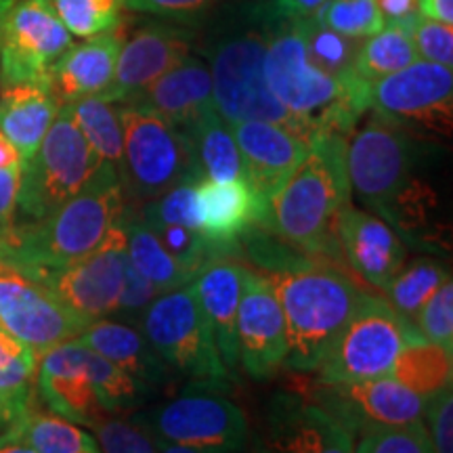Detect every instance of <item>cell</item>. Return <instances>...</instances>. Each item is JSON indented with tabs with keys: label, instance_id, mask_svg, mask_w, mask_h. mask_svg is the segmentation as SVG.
<instances>
[{
	"label": "cell",
	"instance_id": "f35d334b",
	"mask_svg": "<svg viewBox=\"0 0 453 453\" xmlns=\"http://www.w3.org/2000/svg\"><path fill=\"white\" fill-rule=\"evenodd\" d=\"M197 183L185 180L156 200L143 203L141 219L147 226H185V229L202 231L200 202H197Z\"/></svg>",
	"mask_w": 453,
	"mask_h": 453
},
{
	"label": "cell",
	"instance_id": "d590c367",
	"mask_svg": "<svg viewBox=\"0 0 453 453\" xmlns=\"http://www.w3.org/2000/svg\"><path fill=\"white\" fill-rule=\"evenodd\" d=\"M447 280H451V275L447 273L443 265L420 258L396 271V275L382 288V292L387 294V303L395 313L413 326L420 309Z\"/></svg>",
	"mask_w": 453,
	"mask_h": 453
},
{
	"label": "cell",
	"instance_id": "d4e9b609",
	"mask_svg": "<svg viewBox=\"0 0 453 453\" xmlns=\"http://www.w3.org/2000/svg\"><path fill=\"white\" fill-rule=\"evenodd\" d=\"M122 38L118 32L72 44L50 70V93L59 105L104 95L113 81Z\"/></svg>",
	"mask_w": 453,
	"mask_h": 453
},
{
	"label": "cell",
	"instance_id": "c3c4849f",
	"mask_svg": "<svg viewBox=\"0 0 453 453\" xmlns=\"http://www.w3.org/2000/svg\"><path fill=\"white\" fill-rule=\"evenodd\" d=\"M19 168H0V240L15 225L17 194H19Z\"/></svg>",
	"mask_w": 453,
	"mask_h": 453
},
{
	"label": "cell",
	"instance_id": "7402d4cb",
	"mask_svg": "<svg viewBox=\"0 0 453 453\" xmlns=\"http://www.w3.org/2000/svg\"><path fill=\"white\" fill-rule=\"evenodd\" d=\"M334 231L350 269L372 288L382 290L405 265L403 240L387 220L370 212L357 211L347 203L336 214Z\"/></svg>",
	"mask_w": 453,
	"mask_h": 453
},
{
	"label": "cell",
	"instance_id": "8fae6325",
	"mask_svg": "<svg viewBox=\"0 0 453 453\" xmlns=\"http://www.w3.org/2000/svg\"><path fill=\"white\" fill-rule=\"evenodd\" d=\"M370 110L410 134L447 137L453 122L451 67L416 59L372 84Z\"/></svg>",
	"mask_w": 453,
	"mask_h": 453
},
{
	"label": "cell",
	"instance_id": "4dcf8cb0",
	"mask_svg": "<svg viewBox=\"0 0 453 453\" xmlns=\"http://www.w3.org/2000/svg\"><path fill=\"white\" fill-rule=\"evenodd\" d=\"M183 134L189 141L191 154H194L202 179L217 180V183L243 179V164L234 133L217 110L203 116L196 127H191Z\"/></svg>",
	"mask_w": 453,
	"mask_h": 453
},
{
	"label": "cell",
	"instance_id": "8992f818",
	"mask_svg": "<svg viewBox=\"0 0 453 453\" xmlns=\"http://www.w3.org/2000/svg\"><path fill=\"white\" fill-rule=\"evenodd\" d=\"M122 162L118 168L130 206H143L185 180H202L189 141L160 113L139 104H118Z\"/></svg>",
	"mask_w": 453,
	"mask_h": 453
},
{
	"label": "cell",
	"instance_id": "5bb4252c",
	"mask_svg": "<svg viewBox=\"0 0 453 453\" xmlns=\"http://www.w3.org/2000/svg\"><path fill=\"white\" fill-rule=\"evenodd\" d=\"M87 326L44 283L0 265V330L30 347L36 357L78 338Z\"/></svg>",
	"mask_w": 453,
	"mask_h": 453
},
{
	"label": "cell",
	"instance_id": "ac0fdd59",
	"mask_svg": "<svg viewBox=\"0 0 453 453\" xmlns=\"http://www.w3.org/2000/svg\"><path fill=\"white\" fill-rule=\"evenodd\" d=\"M237 364L254 380H269L288 355L286 319L273 283L257 271H243V288L237 309Z\"/></svg>",
	"mask_w": 453,
	"mask_h": 453
},
{
	"label": "cell",
	"instance_id": "277c9868",
	"mask_svg": "<svg viewBox=\"0 0 453 453\" xmlns=\"http://www.w3.org/2000/svg\"><path fill=\"white\" fill-rule=\"evenodd\" d=\"M267 277L286 319L288 355L283 365L313 372L332 342L370 294L342 271L298 257Z\"/></svg>",
	"mask_w": 453,
	"mask_h": 453
},
{
	"label": "cell",
	"instance_id": "ba28073f",
	"mask_svg": "<svg viewBox=\"0 0 453 453\" xmlns=\"http://www.w3.org/2000/svg\"><path fill=\"white\" fill-rule=\"evenodd\" d=\"M225 390L226 382L194 380L134 422L164 443L242 453L250 441V424Z\"/></svg>",
	"mask_w": 453,
	"mask_h": 453
},
{
	"label": "cell",
	"instance_id": "ffe728a7",
	"mask_svg": "<svg viewBox=\"0 0 453 453\" xmlns=\"http://www.w3.org/2000/svg\"><path fill=\"white\" fill-rule=\"evenodd\" d=\"M240 150L243 179L269 206L283 183L309 154V143L273 122L246 120L229 124Z\"/></svg>",
	"mask_w": 453,
	"mask_h": 453
},
{
	"label": "cell",
	"instance_id": "7bdbcfd3",
	"mask_svg": "<svg viewBox=\"0 0 453 453\" xmlns=\"http://www.w3.org/2000/svg\"><path fill=\"white\" fill-rule=\"evenodd\" d=\"M413 327L428 342L447 350L453 349V286L447 280L413 319Z\"/></svg>",
	"mask_w": 453,
	"mask_h": 453
},
{
	"label": "cell",
	"instance_id": "d6a6232c",
	"mask_svg": "<svg viewBox=\"0 0 453 453\" xmlns=\"http://www.w3.org/2000/svg\"><path fill=\"white\" fill-rule=\"evenodd\" d=\"M13 437L26 441L38 453H95L97 441L67 418L55 411H41L36 405L21 418Z\"/></svg>",
	"mask_w": 453,
	"mask_h": 453
},
{
	"label": "cell",
	"instance_id": "11a10c76",
	"mask_svg": "<svg viewBox=\"0 0 453 453\" xmlns=\"http://www.w3.org/2000/svg\"><path fill=\"white\" fill-rule=\"evenodd\" d=\"M290 3L294 4V9L300 11V13L313 15L315 11L326 3V0H290Z\"/></svg>",
	"mask_w": 453,
	"mask_h": 453
},
{
	"label": "cell",
	"instance_id": "681fc988",
	"mask_svg": "<svg viewBox=\"0 0 453 453\" xmlns=\"http://www.w3.org/2000/svg\"><path fill=\"white\" fill-rule=\"evenodd\" d=\"M378 9L384 24L403 26L407 30H413V26L420 19V0H376Z\"/></svg>",
	"mask_w": 453,
	"mask_h": 453
},
{
	"label": "cell",
	"instance_id": "9a60e30c",
	"mask_svg": "<svg viewBox=\"0 0 453 453\" xmlns=\"http://www.w3.org/2000/svg\"><path fill=\"white\" fill-rule=\"evenodd\" d=\"M127 260V229L120 217L88 257L76 260L70 267L55 271L41 283H44L72 313H76L90 326L105 319L107 315H113L116 311Z\"/></svg>",
	"mask_w": 453,
	"mask_h": 453
},
{
	"label": "cell",
	"instance_id": "e0dca14e",
	"mask_svg": "<svg viewBox=\"0 0 453 453\" xmlns=\"http://www.w3.org/2000/svg\"><path fill=\"white\" fill-rule=\"evenodd\" d=\"M254 453H355V434L313 401L280 393L265 410Z\"/></svg>",
	"mask_w": 453,
	"mask_h": 453
},
{
	"label": "cell",
	"instance_id": "db71d44e",
	"mask_svg": "<svg viewBox=\"0 0 453 453\" xmlns=\"http://www.w3.org/2000/svg\"><path fill=\"white\" fill-rule=\"evenodd\" d=\"M0 453H38L36 449H32L26 441H21L19 437H13V434H4L0 437Z\"/></svg>",
	"mask_w": 453,
	"mask_h": 453
},
{
	"label": "cell",
	"instance_id": "bcb514c9",
	"mask_svg": "<svg viewBox=\"0 0 453 453\" xmlns=\"http://www.w3.org/2000/svg\"><path fill=\"white\" fill-rule=\"evenodd\" d=\"M434 453H453V393L451 387L439 390L426 401L424 418Z\"/></svg>",
	"mask_w": 453,
	"mask_h": 453
},
{
	"label": "cell",
	"instance_id": "44dd1931",
	"mask_svg": "<svg viewBox=\"0 0 453 453\" xmlns=\"http://www.w3.org/2000/svg\"><path fill=\"white\" fill-rule=\"evenodd\" d=\"M36 388L44 405L73 424L93 426L107 416L84 365V344L78 338L57 344L38 357Z\"/></svg>",
	"mask_w": 453,
	"mask_h": 453
},
{
	"label": "cell",
	"instance_id": "7dc6e473",
	"mask_svg": "<svg viewBox=\"0 0 453 453\" xmlns=\"http://www.w3.org/2000/svg\"><path fill=\"white\" fill-rule=\"evenodd\" d=\"M157 296H160V292H157L143 275L137 273V269H134L127 260L122 292H120V298H118V307L113 313L127 317V319H141V315L145 313V309L150 307Z\"/></svg>",
	"mask_w": 453,
	"mask_h": 453
},
{
	"label": "cell",
	"instance_id": "cb8c5ba5",
	"mask_svg": "<svg viewBox=\"0 0 453 453\" xmlns=\"http://www.w3.org/2000/svg\"><path fill=\"white\" fill-rule=\"evenodd\" d=\"M128 104L150 107L180 133H187L214 111L211 70L200 57L189 55Z\"/></svg>",
	"mask_w": 453,
	"mask_h": 453
},
{
	"label": "cell",
	"instance_id": "816d5d0a",
	"mask_svg": "<svg viewBox=\"0 0 453 453\" xmlns=\"http://www.w3.org/2000/svg\"><path fill=\"white\" fill-rule=\"evenodd\" d=\"M21 157L17 154L13 143L4 137V133L0 130V168H19Z\"/></svg>",
	"mask_w": 453,
	"mask_h": 453
},
{
	"label": "cell",
	"instance_id": "3957f363",
	"mask_svg": "<svg viewBox=\"0 0 453 453\" xmlns=\"http://www.w3.org/2000/svg\"><path fill=\"white\" fill-rule=\"evenodd\" d=\"M124 208L127 200L118 170L104 162L93 179L49 217L11 226L0 240V265L42 281L88 257L122 217Z\"/></svg>",
	"mask_w": 453,
	"mask_h": 453
},
{
	"label": "cell",
	"instance_id": "e575fe53",
	"mask_svg": "<svg viewBox=\"0 0 453 453\" xmlns=\"http://www.w3.org/2000/svg\"><path fill=\"white\" fill-rule=\"evenodd\" d=\"M65 105H70L73 122L78 124L84 139L93 147L99 160L111 164L116 170L120 168L122 124L120 113H118V104L101 97V95H93V97L78 99Z\"/></svg>",
	"mask_w": 453,
	"mask_h": 453
},
{
	"label": "cell",
	"instance_id": "ab89813d",
	"mask_svg": "<svg viewBox=\"0 0 453 453\" xmlns=\"http://www.w3.org/2000/svg\"><path fill=\"white\" fill-rule=\"evenodd\" d=\"M313 17L321 26L350 38H370L384 27L376 0H326Z\"/></svg>",
	"mask_w": 453,
	"mask_h": 453
},
{
	"label": "cell",
	"instance_id": "1f68e13d",
	"mask_svg": "<svg viewBox=\"0 0 453 453\" xmlns=\"http://www.w3.org/2000/svg\"><path fill=\"white\" fill-rule=\"evenodd\" d=\"M393 378H396L413 393L430 399L439 390L451 387L453 359L451 350L439 344L428 342L426 338L416 336L405 342L396 357L393 367Z\"/></svg>",
	"mask_w": 453,
	"mask_h": 453
},
{
	"label": "cell",
	"instance_id": "52a82bcc",
	"mask_svg": "<svg viewBox=\"0 0 453 453\" xmlns=\"http://www.w3.org/2000/svg\"><path fill=\"white\" fill-rule=\"evenodd\" d=\"M101 164L73 122L70 105H61L36 154L21 164L15 223L49 217L93 179Z\"/></svg>",
	"mask_w": 453,
	"mask_h": 453
},
{
	"label": "cell",
	"instance_id": "9c48e42d",
	"mask_svg": "<svg viewBox=\"0 0 453 453\" xmlns=\"http://www.w3.org/2000/svg\"><path fill=\"white\" fill-rule=\"evenodd\" d=\"M139 321L147 342L174 373L194 380H229L194 281L160 294Z\"/></svg>",
	"mask_w": 453,
	"mask_h": 453
},
{
	"label": "cell",
	"instance_id": "2e32d148",
	"mask_svg": "<svg viewBox=\"0 0 453 453\" xmlns=\"http://www.w3.org/2000/svg\"><path fill=\"white\" fill-rule=\"evenodd\" d=\"M315 396L317 405L353 434L422 422L428 401L393 376L359 382H319Z\"/></svg>",
	"mask_w": 453,
	"mask_h": 453
},
{
	"label": "cell",
	"instance_id": "5b68a950",
	"mask_svg": "<svg viewBox=\"0 0 453 453\" xmlns=\"http://www.w3.org/2000/svg\"><path fill=\"white\" fill-rule=\"evenodd\" d=\"M347 145L349 139L340 134L315 139L307 157L269 202L263 226L309 254L330 250L334 220L350 194Z\"/></svg>",
	"mask_w": 453,
	"mask_h": 453
},
{
	"label": "cell",
	"instance_id": "f6af8a7d",
	"mask_svg": "<svg viewBox=\"0 0 453 453\" xmlns=\"http://www.w3.org/2000/svg\"><path fill=\"white\" fill-rule=\"evenodd\" d=\"M418 57L424 61L451 67L453 65V27L433 19H418L411 30Z\"/></svg>",
	"mask_w": 453,
	"mask_h": 453
},
{
	"label": "cell",
	"instance_id": "30bf717a",
	"mask_svg": "<svg viewBox=\"0 0 453 453\" xmlns=\"http://www.w3.org/2000/svg\"><path fill=\"white\" fill-rule=\"evenodd\" d=\"M416 336H420L416 327L401 319L387 300L370 294L321 359L317 367L319 382H359L393 376L401 349Z\"/></svg>",
	"mask_w": 453,
	"mask_h": 453
},
{
	"label": "cell",
	"instance_id": "b9f144b4",
	"mask_svg": "<svg viewBox=\"0 0 453 453\" xmlns=\"http://www.w3.org/2000/svg\"><path fill=\"white\" fill-rule=\"evenodd\" d=\"M90 428L101 453H157L151 434L134 420L107 413Z\"/></svg>",
	"mask_w": 453,
	"mask_h": 453
},
{
	"label": "cell",
	"instance_id": "4fadbf2b",
	"mask_svg": "<svg viewBox=\"0 0 453 453\" xmlns=\"http://www.w3.org/2000/svg\"><path fill=\"white\" fill-rule=\"evenodd\" d=\"M73 44L50 0H17L0 34V87L50 88V70Z\"/></svg>",
	"mask_w": 453,
	"mask_h": 453
},
{
	"label": "cell",
	"instance_id": "74e56055",
	"mask_svg": "<svg viewBox=\"0 0 453 453\" xmlns=\"http://www.w3.org/2000/svg\"><path fill=\"white\" fill-rule=\"evenodd\" d=\"M67 32L76 38H93L116 32L122 21V0H50Z\"/></svg>",
	"mask_w": 453,
	"mask_h": 453
},
{
	"label": "cell",
	"instance_id": "60d3db41",
	"mask_svg": "<svg viewBox=\"0 0 453 453\" xmlns=\"http://www.w3.org/2000/svg\"><path fill=\"white\" fill-rule=\"evenodd\" d=\"M355 453H434L422 422L373 428L361 434Z\"/></svg>",
	"mask_w": 453,
	"mask_h": 453
},
{
	"label": "cell",
	"instance_id": "f5cc1de1",
	"mask_svg": "<svg viewBox=\"0 0 453 453\" xmlns=\"http://www.w3.org/2000/svg\"><path fill=\"white\" fill-rule=\"evenodd\" d=\"M154 443H156L157 453H234V451H223V449H200V447L173 445V443H164V441H157V439H154Z\"/></svg>",
	"mask_w": 453,
	"mask_h": 453
},
{
	"label": "cell",
	"instance_id": "7a4b0ae2",
	"mask_svg": "<svg viewBox=\"0 0 453 453\" xmlns=\"http://www.w3.org/2000/svg\"><path fill=\"white\" fill-rule=\"evenodd\" d=\"M304 15L290 0H275L265 57V81L273 97L296 118L309 145L324 134L347 137L370 110V84L340 82L319 70L304 44Z\"/></svg>",
	"mask_w": 453,
	"mask_h": 453
},
{
	"label": "cell",
	"instance_id": "603a6c76",
	"mask_svg": "<svg viewBox=\"0 0 453 453\" xmlns=\"http://www.w3.org/2000/svg\"><path fill=\"white\" fill-rule=\"evenodd\" d=\"M197 202L202 235L223 258L240 252V242L254 226L263 225L267 217V203L254 194L243 179L225 183L202 179L197 183Z\"/></svg>",
	"mask_w": 453,
	"mask_h": 453
},
{
	"label": "cell",
	"instance_id": "7c38bea8",
	"mask_svg": "<svg viewBox=\"0 0 453 453\" xmlns=\"http://www.w3.org/2000/svg\"><path fill=\"white\" fill-rule=\"evenodd\" d=\"M413 134L376 111L347 145L350 189H355L357 196L382 217L413 183Z\"/></svg>",
	"mask_w": 453,
	"mask_h": 453
},
{
	"label": "cell",
	"instance_id": "83f0119b",
	"mask_svg": "<svg viewBox=\"0 0 453 453\" xmlns=\"http://www.w3.org/2000/svg\"><path fill=\"white\" fill-rule=\"evenodd\" d=\"M59 107V101L47 87L38 84L0 87V130L13 143L21 164L36 154Z\"/></svg>",
	"mask_w": 453,
	"mask_h": 453
},
{
	"label": "cell",
	"instance_id": "4316f807",
	"mask_svg": "<svg viewBox=\"0 0 453 453\" xmlns=\"http://www.w3.org/2000/svg\"><path fill=\"white\" fill-rule=\"evenodd\" d=\"M78 340L95 353L105 357L110 364L128 373L147 390L162 388L174 380V372L164 364L143 334H139L134 327L99 319L87 326Z\"/></svg>",
	"mask_w": 453,
	"mask_h": 453
},
{
	"label": "cell",
	"instance_id": "9f6ffc18",
	"mask_svg": "<svg viewBox=\"0 0 453 453\" xmlns=\"http://www.w3.org/2000/svg\"><path fill=\"white\" fill-rule=\"evenodd\" d=\"M17 0H0V34H3V26H4V19H7L9 11L13 9V4Z\"/></svg>",
	"mask_w": 453,
	"mask_h": 453
},
{
	"label": "cell",
	"instance_id": "836d02e7",
	"mask_svg": "<svg viewBox=\"0 0 453 453\" xmlns=\"http://www.w3.org/2000/svg\"><path fill=\"white\" fill-rule=\"evenodd\" d=\"M416 59H420V57H418L416 44H413L411 30L403 26L384 24L380 32L365 38L361 44L355 64V76L372 87L380 78L403 70Z\"/></svg>",
	"mask_w": 453,
	"mask_h": 453
},
{
	"label": "cell",
	"instance_id": "f546056e",
	"mask_svg": "<svg viewBox=\"0 0 453 453\" xmlns=\"http://www.w3.org/2000/svg\"><path fill=\"white\" fill-rule=\"evenodd\" d=\"M124 229H127V254L128 263L137 269V273L145 277L157 292H170L183 288L196 280L189 269L183 267L177 258L170 254L157 235L137 217L133 206H127L122 214Z\"/></svg>",
	"mask_w": 453,
	"mask_h": 453
},
{
	"label": "cell",
	"instance_id": "f1b7e54d",
	"mask_svg": "<svg viewBox=\"0 0 453 453\" xmlns=\"http://www.w3.org/2000/svg\"><path fill=\"white\" fill-rule=\"evenodd\" d=\"M38 357L24 342L0 330V437L13 434L34 407Z\"/></svg>",
	"mask_w": 453,
	"mask_h": 453
},
{
	"label": "cell",
	"instance_id": "ee69618b",
	"mask_svg": "<svg viewBox=\"0 0 453 453\" xmlns=\"http://www.w3.org/2000/svg\"><path fill=\"white\" fill-rule=\"evenodd\" d=\"M122 4L134 13L156 15L191 27L206 21L223 0H122Z\"/></svg>",
	"mask_w": 453,
	"mask_h": 453
},
{
	"label": "cell",
	"instance_id": "8d00e7d4",
	"mask_svg": "<svg viewBox=\"0 0 453 453\" xmlns=\"http://www.w3.org/2000/svg\"><path fill=\"white\" fill-rule=\"evenodd\" d=\"M365 38L344 36L321 26L313 15H304V44L311 61L340 82H355V64Z\"/></svg>",
	"mask_w": 453,
	"mask_h": 453
},
{
	"label": "cell",
	"instance_id": "f907efd6",
	"mask_svg": "<svg viewBox=\"0 0 453 453\" xmlns=\"http://www.w3.org/2000/svg\"><path fill=\"white\" fill-rule=\"evenodd\" d=\"M422 19L441 21V24L453 26V0H420Z\"/></svg>",
	"mask_w": 453,
	"mask_h": 453
},
{
	"label": "cell",
	"instance_id": "6da1fadb",
	"mask_svg": "<svg viewBox=\"0 0 453 453\" xmlns=\"http://www.w3.org/2000/svg\"><path fill=\"white\" fill-rule=\"evenodd\" d=\"M273 15L275 0H243L220 4L203 21L202 50L212 78L214 110L226 124L273 122L304 139L296 118L273 97L265 81Z\"/></svg>",
	"mask_w": 453,
	"mask_h": 453
},
{
	"label": "cell",
	"instance_id": "484cf974",
	"mask_svg": "<svg viewBox=\"0 0 453 453\" xmlns=\"http://www.w3.org/2000/svg\"><path fill=\"white\" fill-rule=\"evenodd\" d=\"M243 271L246 269L235 258L226 257L208 263L194 280L203 313L212 326L220 361L229 376H234L237 365L235 324L243 288Z\"/></svg>",
	"mask_w": 453,
	"mask_h": 453
},
{
	"label": "cell",
	"instance_id": "d6986e66",
	"mask_svg": "<svg viewBox=\"0 0 453 453\" xmlns=\"http://www.w3.org/2000/svg\"><path fill=\"white\" fill-rule=\"evenodd\" d=\"M196 32L183 24H147L122 42L110 88L101 97L128 104L151 82L194 55Z\"/></svg>",
	"mask_w": 453,
	"mask_h": 453
}]
</instances>
